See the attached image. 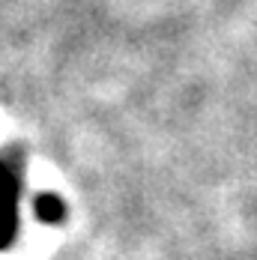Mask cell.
I'll return each mask as SVG.
<instances>
[{
	"label": "cell",
	"mask_w": 257,
	"mask_h": 260,
	"mask_svg": "<svg viewBox=\"0 0 257 260\" xmlns=\"http://www.w3.org/2000/svg\"><path fill=\"white\" fill-rule=\"evenodd\" d=\"M39 212H42V218H48V221H57L63 209H60V204H57L54 198H42V201H39Z\"/></svg>",
	"instance_id": "cell-1"
}]
</instances>
